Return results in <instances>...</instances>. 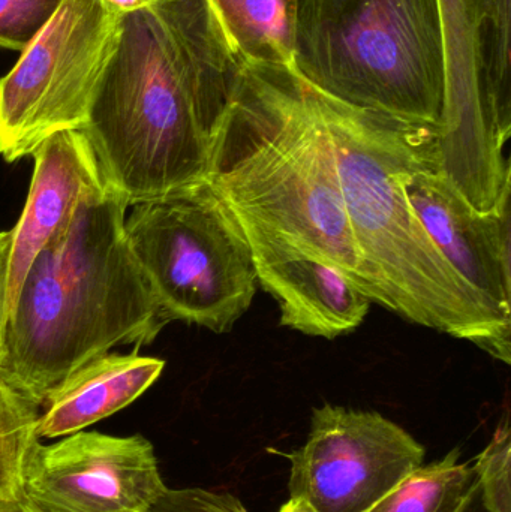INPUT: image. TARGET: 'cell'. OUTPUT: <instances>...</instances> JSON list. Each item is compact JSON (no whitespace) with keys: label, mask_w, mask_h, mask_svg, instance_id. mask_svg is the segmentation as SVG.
I'll return each mask as SVG.
<instances>
[{"label":"cell","mask_w":511,"mask_h":512,"mask_svg":"<svg viewBox=\"0 0 511 512\" xmlns=\"http://www.w3.org/2000/svg\"><path fill=\"white\" fill-rule=\"evenodd\" d=\"M234 65L209 0L122 15L119 42L81 131L128 206L204 182Z\"/></svg>","instance_id":"6da1fadb"},{"label":"cell","mask_w":511,"mask_h":512,"mask_svg":"<svg viewBox=\"0 0 511 512\" xmlns=\"http://www.w3.org/2000/svg\"><path fill=\"white\" fill-rule=\"evenodd\" d=\"M206 180L243 231L335 265L374 301L348 222L321 90L296 65L234 62Z\"/></svg>","instance_id":"7a4b0ae2"},{"label":"cell","mask_w":511,"mask_h":512,"mask_svg":"<svg viewBox=\"0 0 511 512\" xmlns=\"http://www.w3.org/2000/svg\"><path fill=\"white\" fill-rule=\"evenodd\" d=\"M321 107L374 303L510 364L511 319L441 255L405 192L417 156L437 137L434 126L353 107L323 90Z\"/></svg>","instance_id":"3957f363"},{"label":"cell","mask_w":511,"mask_h":512,"mask_svg":"<svg viewBox=\"0 0 511 512\" xmlns=\"http://www.w3.org/2000/svg\"><path fill=\"white\" fill-rule=\"evenodd\" d=\"M125 198L105 185L39 252L9 312L0 379L41 408L114 346H144L168 324L125 237Z\"/></svg>","instance_id":"277c9868"},{"label":"cell","mask_w":511,"mask_h":512,"mask_svg":"<svg viewBox=\"0 0 511 512\" xmlns=\"http://www.w3.org/2000/svg\"><path fill=\"white\" fill-rule=\"evenodd\" d=\"M294 57L333 98L437 128L446 69L438 0H294Z\"/></svg>","instance_id":"5b68a950"},{"label":"cell","mask_w":511,"mask_h":512,"mask_svg":"<svg viewBox=\"0 0 511 512\" xmlns=\"http://www.w3.org/2000/svg\"><path fill=\"white\" fill-rule=\"evenodd\" d=\"M125 237L162 315L231 331L257 292L242 225L207 180L131 206Z\"/></svg>","instance_id":"8992f818"},{"label":"cell","mask_w":511,"mask_h":512,"mask_svg":"<svg viewBox=\"0 0 511 512\" xmlns=\"http://www.w3.org/2000/svg\"><path fill=\"white\" fill-rule=\"evenodd\" d=\"M122 15L101 0H62L0 80V156H32L62 131H81L119 42Z\"/></svg>","instance_id":"52a82bcc"},{"label":"cell","mask_w":511,"mask_h":512,"mask_svg":"<svg viewBox=\"0 0 511 512\" xmlns=\"http://www.w3.org/2000/svg\"><path fill=\"white\" fill-rule=\"evenodd\" d=\"M425 448L378 412L314 409L305 445L288 454L290 499L315 512H368L425 462Z\"/></svg>","instance_id":"ba28073f"},{"label":"cell","mask_w":511,"mask_h":512,"mask_svg":"<svg viewBox=\"0 0 511 512\" xmlns=\"http://www.w3.org/2000/svg\"><path fill=\"white\" fill-rule=\"evenodd\" d=\"M438 9L446 69L438 167L477 212L498 213L510 204L511 174L486 105L482 0H438Z\"/></svg>","instance_id":"9c48e42d"},{"label":"cell","mask_w":511,"mask_h":512,"mask_svg":"<svg viewBox=\"0 0 511 512\" xmlns=\"http://www.w3.org/2000/svg\"><path fill=\"white\" fill-rule=\"evenodd\" d=\"M167 489L146 438L81 430L56 444L33 442L20 504L29 512H149Z\"/></svg>","instance_id":"30bf717a"},{"label":"cell","mask_w":511,"mask_h":512,"mask_svg":"<svg viewBox=\"0 0 511 512\" xmlns=\"http://www.w3.org/2000/svg\"><path fill=\"white\" fill-rule=\"evenodd\" d=\"M435 140L405 179L408 201L459 276L511 319L510 206L498 213L477 212L441 173Z\"/></svg>","instance_id":"8fae6325"},{"label":"cell","mask_w":511,"mask_h":512,"mask_svg":"<svg viewBox=\"0 0 511 512\" xmlns=\"http://www.w3.org/2000/svg\"><path fill=\"white\" fill-rule=\"evenodd\" d=\"M32 182L23 215L12 233L9 255V312L39 252L65 233L80 204L107 183L83 131H62L32 153Z\"/></svg>","instance_id":"7c38bea8"},{"label":"cell","mask_w":511,"mask_h":512,"mask_svg":"<svg viewBox=\"0 0 511 512\" xmlns=\"http://www.w3.org/2000/svg\"><path fill=\"white\" fill-rule=\"evenodd\" d=\"M258 283L279 304L282 327L335 339L360 327L374 301L335 265L257 233H246Z\"/></svg>","instance_id":"4fadbf2b"},{"label":"cell","mask_w":511,"mask_h":512,"mask_svg":"<svg viewBox=\"0 0 511 512\" xmlns=\"http://www.w3.org/2000/svg\"><path fill=\"white\" fill-rule=\"evenodd\" d=\"M165 363L137 354L99 355L60 382L39 414L38 438H62L116 414L149 390Z\"/></svg>","instance_id":"5bb4252c"},{"label":"cell","mask_w":511,"mask_h":512,"mask_svg":"<svg viewBox=\"0 0 511 512\" xmlns=\"http://www.w3.org/2000/svg\"><path fill=\"white\" fill-rule=\"evenodd\" d=\"M210 6L233 65L239 59L296 65L294 0H215Z\"/></svg>","instance_id":"9a60e30c"},{"label":"cell","mask_w":511,"mask_h":512,"mask_svg":"<svg viewBox=\"0 0 511 512\" xmlns=\"http://www.w3.org/2000/svg\"><path fill=\"white\" fill-rule=\"evenodd\" d=\"M479 495L474 466L459 462V450L420 466L368 512H468Z\"/></svg>","instance_id":"2e32d148"},{"label":"cell","mask_w":511,"mask_h":512,"mask_svg":"<svg viewBox=\"0 0 511 512\" xmlns=\"http://www.w3.org/2000/svg\"><path fill=\"white\" fill-rule=\"evenodd\" d=\"M485 33V98L492 126L500 137L511 134V0H482Z\"/></svg>","instance_id":"e0dca14e"},{"label":"cell","mask_w":511,"mask_h":512,"mask_svg":"<svg viewBox=\"0 0 511 512\" xmlns=\"http://www.w3.org/2000/svg\"><path fill=\"white\" fill-rule=\"evenodd\" d=\"M41 408L0 379V505L20 502L24 462Z\"/></svg>","instance_id":"ac0fdd59"},{"label":"cell","mask_w":511,"mask_h":512,"mask_svg":"<svg viewBox=\"0 0 511 512\" xmlns=\"http://www.w3.org/2000/svg\"><path fill=\"white\" fill-rule=\"evenodd\" d=\"M479 495L486 512H511V430L509 415L495 430L476 466Z\"/></svg>","instance_id":"d6986e66"},{"label":"cell","mask_w":511,"mask_h":512,"mask_svg":"<svg viewBox=\"0 0 511 512\" xmlns=\"http://www.w3.org/2000/svg\"><path fill=\"white\" fill-rule=\"evenodd\" d=\"M62 0H0V47L23 50Z\"/></svg>","instance_id":"ffe728a7"},{"label":"cell","mask_w":511,"mask_h":512,"mask_svg":"<svg viewBox=\"0 0 511 512\" xmlns=\"http://www.w3.org/2000/svg\"><path fill=\"white\" fill-rule=\"evenodd\" d=\"M149 512H249L228 492L206 489H167Z\"/></svg>","instance_id":"44dd1931"},{"label":"cell","mask_w":511,"mask_h":512,"mask_svg":"<svg viewBox=\"0 0 511 512\" xmlns=\"http://www.w3.org/2000/svg\"><path fill=\"white\" fill-rule=\"evenodd\" d=\"M11 243V231H0V363L5 349L6 325L9 318L8 277Z\"/></svg>","instance_id":"7402d4cb"},{"label":"cell","mask_w":511,"mask_h":512,"mask_svg":"<svg viewBox=\"0 0 511 512\" xmlns=\"http://www.w3.org/2000/svg\"><path fill=\"white\" fill-rule=\"evenodd\" d=\"M111 11L123 15L128 12L137 11V9L149 8V6L159 5V3L171 2V0H101Z\"/></svg>","instance_id":"603a6c76"},{"label":"cell","mask_w":511,"mask_h":512,"mask_svg":"<svg viewBox=\"0 0 511 512\" xmlns=\"http://www.w3.org/2000/svg\"><path fill=\"white\" fill-rule=\"evenodd\" d=\"M279 512H315L306 502L290 499Z\"/></svg>","instance_id":"cb8c5ba5"},{"label":"cell","mask_w":511,"mask_h":512,"mask_svg":"<svg viewBox=\"0 0 511 512\" xmlns=\"http://www.w3.org/2000/svg\"><path fill=\"white\" fill-rule=\"evenodd\" d=\"M0 512H29L20 502H11V504L0 505Z\"/></svg>","instance_id":"d4e9b609"},{"label":"cell","mask_w":511,"mask_h":512,"mask_svg":"<svg viewBox=\"0 0 511 512\" xmlns=\"http://www.w3.org/2000/svg\"><path fill=\"white\" fill-rule=\"evenodd\" d=\"M210 2H215V0H210Z\"/></svg>","instance_id":"484cf974"}]
</instances>
